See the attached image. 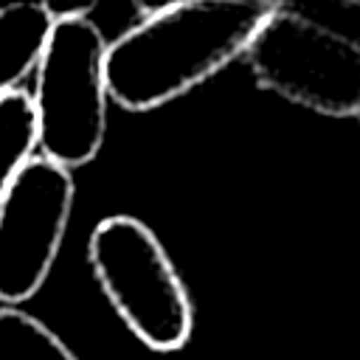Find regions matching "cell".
Wrapping results in <instances>:
<instances>
[{
    "instance_id": "6da1fadb",
    "label": "cell",
    "mask_w": 360,
    "mask_h": 360,
    "mask_svg": "<svg viewBox=\"0 0 360 360\" xmlns=\"http://www.w3.org/2000/svg\"><path fill=\"white\" fill-rule=\"evenodd\" d=\"M273 0H183L155 6L107 48L110 98L132 112L155 110L248 53Z\"/></svg>"
},
{
    "instance_id": "7a4b0ae2",
    "label": "cell",
    "mask_w": 360,
    "mask_h": 360,
    "mask_svg": "<svg viewBox=\"0 0 360 360\" xmlns=\"http://www.w3.org/2000/svg\"><path fill=\"white\" fill-rule=\"evenodd\" d=\"M107 37L90 17L53 20L37 62L34 115L42 158L73 169L90 163L107 135Z\"/></svg>"
},
{
    "instance_id": "3957f363",
    "label": "cell",
    "mask_w": 360,
    "mask_h": 360,
    "mask_svg": "<svg viewBox=\"0 0 360 360\" xmlns=\"http://www.w3.org/2000/svg\"><path fill=\"white\" fill-rule=\"evenodd\" d=\"M93 276L127 323L155 352H177L194 329V307L160 239L135 217H104L87 242Z\"/></svg>"
},
{
    "instance_id": "277c9868",
    "label": "cell",
    "mask_w": 360,
    "mask_h": 360,
    "mask_svg": "<svg viewBox=\"0 0 360 360\" xmlns=\"http://www.w3.org/2000/svg\"><path fill=\"white\" fill-rule=\"evenodd\" d=\"M256 82L318 115H360V42L278 3L248 48Z\"/></svg>"
},
{
    "instance_id": "5b68a950",
    "label": "cell",
    "mask_w": 360,
    "mask_h": 360,
    "mask_svg": "<svg viewBox=\"0 0 360 360\" xmlns=\"http://www.w3.org/2000/svg\"><path fill=\"white\" fill-rule=\"evenodd\" d=\"M76 183L70 169L31 158L0 202V304L17 307L39 292L68 233Z\"/></svg>"
},
{
    "instance_id": "8992f818",
    "label": "cell",
    "mask_w": 360,
    "mask_h": 360,
    "mask_svg": "<svg viewBox=\"0 0 360 360\" xmlns=\"http://www.w3.org/2000/svg\"><path fill=\"white\" fill-rule=\"evenodd\" d=\"M53 14L48 3H14L0 8V98L37 70Z\"/></svg>"
},
{
    "instance_id": "52a82bcc",
    "label": "cell",
    "mask_w": 360,
    "mask_h": 360,
    "mask_svg": "<svg viewBox=\"0 0 360 360\" xmlns=\"http://www.w3.org/2000/svg\"><path fill=\"white\" fill-rule=\"evenodd\" d=\"M37 146V115L31 93L11 90L0 98V202L14 183L17 172L34 158Z\"/></svg>"
},
{
    "instance_id": "ba28073f",
    "label": "cell",
    "mask_w": 360,
    "mask_h": 360,
    "mask_svg": "<svg viewBox=\"0 0 360 360\" xmlns=\"http://www.w3.org/2000/svg\"><path fill=\"white\" fill-rule=\"evenodd\" d=\"M0 360H79L65 340L34 315L0 307Z\"/></svg>"
}]
</instances>
